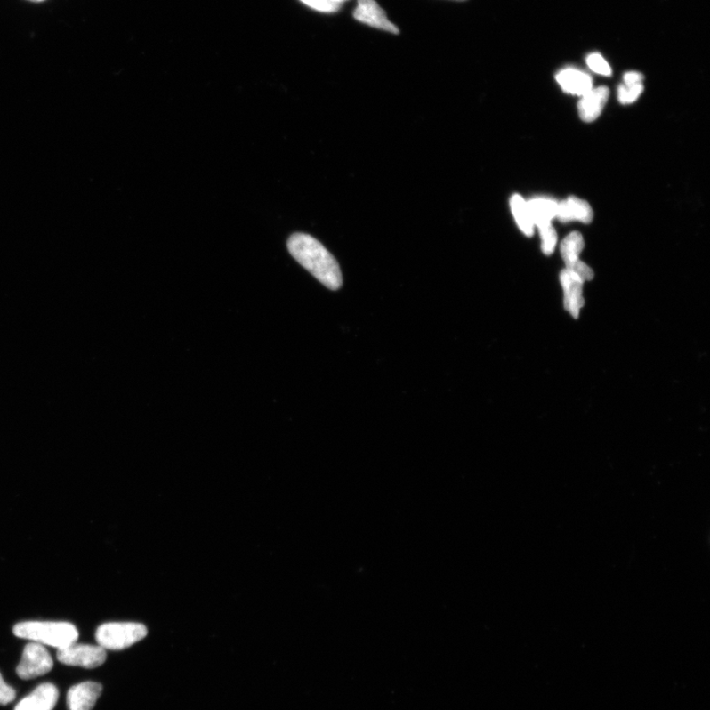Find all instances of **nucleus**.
<instances>
[{
    "mask_svg": "<svg viewBox=\"0 0 710 710\" xmlns=\"http://www.w3.org/2000/svg\"><path fill=\"white\" fill-rule=\"evenodd\" d=\"M287 248L291 256L326 287L341 288L343 276L338 262L314 237L294 233L288 239Z\"/></svg>",
    "mask_w": 710,
    "mask_h": 710,
    "instance_id": "nucleus-1",
    "label": "nucleus"
},
{
    "mask_svg": "<svg viewBox=\"0 0 710 710\" xmlns=\"http://www.w3.org/2000/svg\"><path fill=\"white\" fill-rule=\"evenodd\" d=\"M13 633L20 639L58 649L77 642L79 636L77 627L67 622H22L13 627Z\"/></svg>",
    "mask_w": 710,
    "mask_h": 710,
    "instance_id": "nucleus-2",
    "label": "nucleus"
},
{
    "mask_svg": "<svg viewBox=\"0 0 710 710\" xmlns=\"http://www.w3.org/2000/svg\"><path fill=\"white\" fill-rule=\"evenodd\" d=\"M148 633L139 623H107L98 627L96 641L104 649L120 651L144 640Z\"/></svg>",
    "mask_w": 710,
    "mask_h": 710,
    "instance_id": "nucleus-3",
    "label": "nucleus"
},
{
    "mask_svg": "<svg viewBox=\"0 0 710 710\" xmlns=\"http://www.w3.org/2000/svg\"><path fill=\"white\" fill-rule=\"evenodd\" d=\"M58 660L69 666L95 669L102 666L107 659L106 649L100 645L72 643L58 649Z\"/></svg>",
    "mask_w": 710,
    "mask_h": 710,
    "instance_id": "nucleus-4",
    "label": "nucleus"
},
{
    "mask_svg": "<svg viewBox=\"0 0 710 710\" xmlns=\"http://www.w3.org/2000/svg\"><path fill=\"white\" fill-rule=\"evenodd\" d=\"M53 667L51 654L43 644L32 642L25 646L22 658L16 673L22 680H31L48 674Z\"/></svg>",
    "mask_w": 710,
    "mask_h": 710,
    "instance_id": "nucleus-5",
    "label": "nucleus"
},
{
    "mask_svg": "<svg viewBox=\"0 0 710 710\" xmlns=\"http://www.w3.org/2000/svg\"><path fill=\"white\" fill-rule=\"evenodd\" d=\"M353 17L358 21L373 27V28L384 30L398 35L399 30L392 22L389 21L386 12L380 7L375 0H359Z\"/></svg>",
    "mask_w": 710,
    "mask_h": 710,
    "instance_id": "nucleus-6",
    "label": "nucleus"
},
{
    "mask_svg": "<svg viewBox=\"0 0 710 710\" xmlns=\"http://www.w3.org/2000/svg\"><path fill=\"white\" fill-rule=\"evenodd\" d=\"M560 280L564 293V308L573 318L577 319L581 308L585 306V298L582 296L585 282L567 269L561 270Z\"/></svg>",
    "mask_w": 710,
    "mask_h": 710,
    "instance_id": "nucleus-7",
    "label": "nucleus"
},
{
    "mask_svg": "<svg viewBox=\"0 0 710 710\" xmlns=\"http://www.w3.org/2000/svg\"><path fill=\"white\" fill-rule=\"evenodd\" d=\"M102 690V685L96 682H80L71 687L67 696L69 710H93Z\"/></svg>",
    "mask_w": 710,
    "mask_h": 710,
    "instance_id": "nucleus-8",
    "label": "nucleus"
},
{
    "mask_svg": "<svg viewBox=\"0 0 710 710\" xmlns=\"http://www.w3.org/2000/svg\"><path fill=\"white\" fill-rule=\"evenodd\" d=\"M59 696L56 686L44 682L21 699L14 710H52L57 706Z\"/></svg>",
    "mask_w": 710,
    "mask_h": 710,
    "instance_id": "nucleus-9",
    "label": "nucleus"
},
{
    "mask_svg": "<svg viewBox=\"0 0 710 710\" xmlns=\"http://www.w3.org/2000/svg\"><path fill=\"white\" fill-rule=\"evenodd\" d=\"M609 90L605 86L591 89L588 93L582 96L578 104V112L582 121L594 122L602 113L608 101Z\"/></svg>",
    "mask_w": 710,
    "mask_h": 710,
    "instance_id": "nucleus-10",
    "label": "nucleus"
},
{
    "mask_svg": "<svg viewBox=\"0 0 710 710\" xmlns=\"http://www.w3.org/2000/svg\"><path fill=\"white\" fill-rule=\"evenodd\" d=\"M559 85L564 93L584 96L593 89V81L589 75L577 69H566L559 72L557 77Z\"/></svg>",
    "mask_w": 710,
    "mask_h": 710,
    "instance_id": "nucleus-11",
    "label": "nucleus"
},
{
    "mask_svg": "<svg viewBox=\"0 0 710 710\" xmlns=\"http://www.w3.org/2000/svg\"><path fill=\"white\" fill-rule=\"evenodd\" d=\"M562 222L578 221L588 224L593 221V211L584 199L570 197L558 204L557 216Z\"/></svg>",
    "mask_w": 710,
    "mask_h": 710,
    "instance_id": "nucleus-12",
    "label": "nucleus"
},
{
    "mask_svg": "<svg viewBox=\"0 0 710 710\" xmlns=\"http://www.w3.org/2000/svg\"><path fill=\"white\" fill-rule=\"evenodd\" d=\"M529 206L534 225L542 227L551 224V222L557 216L558 204L551 198H538L527 202Z\"/></svg>",
    "mask_w": 710,
    "mask_h": 710,
    "instance_id": "nucleus-13",
    "label": "nucleus"
},
{
    "mask_svg": "<svg viewBox=\"0 0 710 710\" xmlns=\"http://www.w3.org/2000/svg\"><path fill=\"white\" fill-rule=\"evenodd\" d=\"M585 249L584 237L579 232H572L561 244V254L566 269L578 262L580 254Z\"/></svg>",
    "mask_w": 710,
    "mask_h": 710,
    "instance_id": "nucleus-14",
    "label": "nucleus"
},
{
    "mask_svg": "<svg viewBox=\"0 0 710 710\" xmlns=\"http://www.w3.org/2000/svg\"><path fill=\"white\" fill-rule=\"evenodd\" d=\"M511 206L519 229L527 236H532L534 234V223L526 200L521 196L514 195L511 199Z\"/></svg>",
    "mask_w": 710,
    "mask_h": 710,
    "instance_id": "nucleus-15",
    "label": "nucleus"
},
{
    "mask_svg": "<svg viewBox=\"0 0 710 710\" xmlns=\"http://www.w3.org/2000/svg\"><path fill=\"white\" fill-rule=\"evenodd\" d=\"M539 231L542 239V251L547 256H550L554 252L555 246L558 243V234L553 229L552 223L539 227Z\"/></svg>",
    "mask_w": 710,
    "mask_h": 710,
    "instance_id": "nucleus-16",
    "label": "nucleus"
},
{
    "mask_svg": "<svg viewBox=\"0 0 710 710\" xmlns=\"http://www.w3.org/2000/svg\"><path fill=\"white\" fill-rule=\"evenodd\" d=\"M587 65L591 70L596 74L609 77L612 75L611 67L609 66L607 61L601 56L600 53H591L587 58Z\"/></svg>",
    "mask_w": 710,
    "mask_h": 710,
    "instance_id": "nucleus-17",
    "label": "nucleus"
},
{
    "mask_svg": "<svg viewBox=\"0 0 710 710\" xmlns=\"http://www.w3.org/2000/svg\"><path fill=\"white\" fill-rule=\"evenodd\" d=\"M643 91V85H621L618 88V100L622 104H631L636 101L637 98L641 96Z\"/></svg>",
    "mask_w": 710,
    "mask_h": 710,
    "instance_id": "nucleus-18",
    "label": "nucleus"
},
{
    "mask_svg": "<svg viewBox=\"0 0 710 710\" xmlns=\"http://www.w3.org/2000/svg\"><path fill=\"white\" fill-rule=\"evenodd\" d=\"M306 5L316 9L318 12L332 13L339 12L342 5L327 2V0H302Z\"/></svg>",
    "mask_w": 710,
    "mask_h": 710,
    "instance_id": "nucleus-19",
    "label": "nucleus"
},
{
    "mask_svg": "<svg viewBox=\"0 0 710 710\" xmlns=\"http://www.w3.org/2000/svg\"><path fill=\"white\" fill-rule=\"evenodd\" d=\"M567 270L573 272V274L577 275L582 281H589L594 278V272L589 268L585 262L582 261H578L572 265L570 268Z\"/></svg>",
    "mask_w": 710,
    "mask_h": 710,
    "instance_id": "nucleus-20",
    "label": "nucleus"
},
{
    "mask_svg": "<svg viewBox=\"0 0 710 710\" xmlns=\"http://www.w3.org/2000/svg\"><path fill=\"white\" fill-rule=\"evenodd\" d=\"M16 698V691L4 682L0 674V706H7L13 702Z\"/></svg>",
    "mask_w": 710,
    "mask_h": 710,
    "instance_id": "nucleus-21",
    "label": "nucleus"
},
{
    "mask_svg": "<svg viewBox=\"0 0 710 710\" xmlns=\"http://www.w3.org/2000/svg\"><path fill=\"white\" fill-rule=\"evenodd\" d=\"M643 81V76L640 74V72H626L624 77L625 85H641Z\"/></svg>",
    "mask_w": 710,
    "mask_h": 710,
    "instance_id": "nucleus-22",
    "label": "nucleus"
},
{
    "mask_svg": "<svg viewBox=\"0 0 710 710\" xmlns=\"http://www.w3.org/2000/svg\"><path fill=\"white\" fill-rule=\"evenodd\" d=\"M327 2L343 5V4L347 2V0H327Z\"/></svg>",
    "mask_w": 710,
    "mask_h": 710,
    "instance_id": "nucleus-23",
    "label": "nucleus"
},
{
    "mask_svg": "<svg viewBox=\"0 0 710 710\" xmlns=\"http://www.w3.org/2000/svg\"><path fill=\"white\" fill-rule=\"evenodd\" d=\"M455 2H466V0H455Z\"/></svg>",
    "mask_w": 710,
    "mask_h": 710,
    "instance_id": "nucleus-24",
    "label": "nucleus"
}]
</instances>
